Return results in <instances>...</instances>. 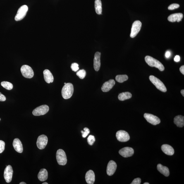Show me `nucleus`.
I'll return each instance as SVG.
<instances>
[{
    "label": "nucleus",
    "mask_w": 184,
    "mask_h": 184,
    "mask_svg": "<svg viewBox=\"0 0 184 184\" xmlns=\"http://www.w3.org/2000/svg\"><path fill=\"white\" fill-rule=\"evenodd\" d=\"M181 93L182 95L183 96V97L184 96V90L183 89L181 91Z\"/></svg>",
    "instance_id": "obj_40"
},
{
    "label": "nucleus",
    "mask_w": 184,
    "mask_h": 184,
    "mask_svg": "<svg viewBox=\"0 0 184 184\" xmlns=\"http://www.w3.org/2000/svg\"><path fill=\"white\" fill-rule=\"evenodd\" d=\"M128 77L126 75H117L116 80L117 82L122 83L128 80Z\"/></svg>",
    "instance_id": "obj_27"
},
{
    "label": "nucleus",
    "mask_w": 184,
    "mask_h": 184,
    "mask_svg": "<svg viewBox=\"0 0 184 184\" xmlns=\"http://www.w3.org/2000/svg\"><path fill=\"white\" fill-rule=\"evenodd\" d=\"M141 182V180L140 178H137L135 179L132 183H131V184H140Z\"/></svg>",
    "instance_id": "obj_35"
},
{
    "label": "nucleus",
    "mask_w": 184,
    "mask_h": 184,
    "mask_svg": "<svg viewBox=\"0 0 184 184\" xmlns=\"http://www.w3.org/2000/svg\"><path fill=\"white\" fill-rule=\"evenodd\" d=\"M13 174V168L10 165L6 166L4 172V177L7 183L11 182Z\"/></svg>",
    "instance_id": "obj_12"
},
{
    "label": "nucleus",
    "mask_w": 184,
    "mask_h": 184,
    "mask_svg": "<svg viewBox=\"0 0 184 184\" xmlns=\"http://www.w3.org/2000/svg\"><path fill=\"white\" fill-rule=\"evenodd\" d=\"M150 80L158 89L163 92H166L167 89L164 83L159 78L154 76L150 75L149 77Z\"/></svg>",
    "instance_id": "obj_3"
},
{
    "label": "nucleus",
    "mask_w": 184,
    "mask_h": 184,
    "mask_svg": "<svg viewBox=\"0 0 184 184\" xmlns=\"http://www.w3.org/2000/svg\"><path fill=\"white\" fill-rule=\"evenodd\" d=\"M180 5L177 3H173L168 7V9L169 10H173L179 8Z\"/></svg>",
    "instance_id": "obj_33"
},
{
    "label": "nucleus",
    "mask_w": 184,
    "mask_h": 184,
    "mask_svg": "<svg viewBox=\"0 0 184 184\" xmlns=\"http://www.w3.org/2000/svg\"><path fill=\"white\" fill-rule=\"evenodd\" d=\"M142 24L139 20H136L132 26L130 37L132 38L135 37L140 31L142 27Z\"/></svg>",
    "instance_id": "obj_8"
},
{
    "label": "nucleus",
    "mask_w": 184,
    "mask_h": 184,
    "mask_svg": "<svg viewBox=\"0 0 184 184\" xmlns=\"http://www.w3.org/2000/svg\"><path fill=\"white\" fill-rule=\"evenodd\" d=\"M145 60L146 63L150 66L155 67L158 68L161 71H163L164 70V67L162 63L158 60L155 59L152 57L149 56H146Z\"/></svg>",
    "instance_id": "obj_1"
},
{
    "label": "nucleus",
    "mask_w": 184,
    "mask_h": 184,
    "mask_svg": "<svg viewBox=\"0 0 184 184\" xmlns=\"http://www.w3.org/2000/svg\"><path fill=\"white\" fill-rule=\"evenodd\" d=\"M1 85L5 88L8 90H11L13 88V85L11 82L3 81L1 82Z\"/></svg>",
    "instance_id": "obj_28"
},
{
    "label": "nucleus",
    "mask_w": 184,
    "mask_h": 184,
    "mask_svg": "<svg viewBox=\"0 0 184 184\" xmlns=\"http://www.w3.org/2000/svg\"><path fill=\"white\" fill-rule=\"evenodd\" d=\"M47 137L45 135H41L38 137L37 142V146L40 149H44L47 145Z\"/></svg>",
    "instance_id": "obj_10"
},
{
    "label": "nucleus",
    "mask_w": 184,
    "mask_h": 184,
    "mask_svg": "<svg viewBox=\"0 0 184 184\" xmlns=\"http://www.w3.org/2000/svg\"><path fill=\"white\" fill-rule=\"evenodd\" d=\"M119 152L120 155L123 157L128 158L133 155L134 151L133 149L131 147H125L120 149Z\"/></svg>",
    "instance_id": "obj_13"
},
{
    "label": "nucleus",
    "mask_w": 184,
    "mask_h": 184,
    "mask_svg": "<svg viewBox=\"0 0 184 184\" xmlns=\"http://www.w3.org/2000/svg\"><path fill=\"white\" fill-rule=\"evenodd\" d=\"M86 181L88 184H94L95 181V174L93 171L92 170L88 171L85 175Z\"/></svg>",
    "instance_id": "obj_17"
},
{
    "label": "nucleus",
    "mask_w": 184,
    "mask_h": 184,
    "mask_svg": "<svg viewBox=\"0 0 184 184\" xmlns=\"http://www.w3.org/2000/svg\"><path fill=\"white\" fill-rule=\"evenodd\" d=\"M144 117L148 123L152 125H156L160 123L161 121L159 118L154 115L145 113L144 114Z\"/></svg>",
    "instance_id": "obj_11"
},
{
    "label": "nucleus",
    "mask_w": 184,
    "mask_h": 184,
    "mask_svg": "<svg viewBox=\"0 0 184 184\" xmlns=\"http://www.w3.org/2000/svg\"><path fill=\"white\" fill-rule=\"evenodd\" d=\"M66 84V82H65L64 83L65 85V84Z\"/></svg>",
    "instance_id": "obj_44"
},
{
    "label": "nucleus",
    "mask_w": 184,
    "mask_h": 184,
    "mask_svg": "<svg viewBox=\"0 0 184 184\" xmlns=\"http://www.w3.org/2000/svg\"><path fill=\"white\" fill-rule=\"evenodd\" d=\"M84 131H82L81 132L82 134V137L83 138H85L88 135V134L90 133V130L89 129L87 128H85L84 129Z\"/></svg>",
    "instance_id": "obj_31"
},
{
    "label": "nucleus",
    "mask_w": 184,
    "mask_h": 184,
    "mask_svg": "<svg viewBox=\"0 0 184 184\" xmlns=\"http://www.w3.org/2000/svg\"><path fill=\"white\" fill-rule=\"evenodd\" d=\"M132 95L131 93L129 92L121 93L118 95V98L119 100L123 101L131 98Z\"/></svg>",
    "instance_id": "obj_25"
},
{
    "label": "nucleus",
    "mask_w": 184,
    "mask_h": 184,
    "mask_svg": "<svg viewBox=\"0 0 184 184\" xmlns=\"http://www.w3.org/2000/svg\"><path fill=\"white\" fill-rule=\"evenodd\" d=\"M161 149L165 154L168 155L172 156L174 154V149L171 146L168 144H164L162 145Z\"/></svg>",
    "instance_id": "obj_20"
},
{
    "label": "nucleus",
    "mask_w": 184,
    "mask_h": 184,
    "mask_svg": "<svg viewBox=\"0 0 184 184\" xmlns=\"http://www.w3.org/2000/svg\"><path fill=\"white\" fill-rule=\"evenodd\" d=\"M183 18V15L181 13H176L170 15L168 18V21L172 22L176 21L179 22L181 21Z\"/></svg>",
    "instance_id": "obj_18"
},
{
    "label": "nucleus",
    "mask_w": 184,
    "mask_h": 184,
    "mask_svg": "<svg viewBox=\"0 0 184 184\" xmlns=\"http://www.w3.org/2000/svg\"><path fill=\"white\" fill-rule=\"evenodd\" d=\"M94 7L96 13L99 15H101L102 13V4L101 0H96Z\"/></svg>",
    "instance_id": "obj_26"
},
{
    "label": "nucleus",
    "mask_w": 184,
    "mask_h": 184,
    "mask_svg": "<svg viewBox=\"0 0 184 184\" xmlns=\"http://www.w3.org/2000/svg\"><path fill=\"white\" fill-rule=\"evenodd\" d=\"M42 184H48V183H46V182H45V183H43Z\"/></svg>",
    "instance_id": "obj_42"
},
{
    "label": "nucleus",
    "mask_w": 184,
    "mask_h": 184,
    "mask_svg": "<svg viewBox=\"0 0 184 184\" xmlns=\"http://www.w3.org/2000/svg\"><path fill=\"white\" fill-rule=\"evenodd\" d=\"M115 84V80L113 79H111L108 81L104 82L101 87V90L104 92H109L113 88Z\"/></svg>",
    "instance_id": "obj_15"
},
{
    "label": "nucleus",
    "mask_w": 184,
    "mask_h": 184,
    "mask_svg": "<svg viewBox=\"0 0 184 184\" xmlns=\"http://www.w3.org/2000/svg\"><path fill=\"white\" fill-rule=\"evenodd\" d=\"M74 92V88L73 84L71 83H66L63 88L61 90L62 97L65 99H68L71 98Z\"/></svg>",
    "instance_id": "obj_2"
},
{
    "label": "nucleus",
    "mask_w": 184,
    "mask_h": 184,
    "mask_svg": "<svg viewBox=\"0 0 184 184\" xmlns=\"http://www.w3.org/2000/svg\"><path fill=\"white\" fill-rule=\"evenodd\" d=\"M180 71L181 73L184 75V66H181L180 68Z\"/></svg>",
    "instance_id": "obj_38"
},
{
    "label": "nucleus",
    "mask_w": 184,
    "mask_h": 184,
    "mask_svg": "<svg viewBox=\"0 0 184 184\" xmlns=\"http://www.w3.org/2000/svg\"><path fill=\"white\" fill-rule=\"evenodd\" d=\"M149 184V183H144V184Z\"/></svg>",
    "instance_id": "obj_43"
},
{
    "label": "nucleus",
    "mask_w": 184,
    "mask_h": 184,
    "mask_svg": "<svg viewBox=\"0 0 184 184\" xmlns=\"http://www.w3.org/2000/svg\"><path fill=\"white\" fill-rule=\"evenodd\" d=\"M116 137L118 141L125 142L129 140L130 137L128 132L123 130H119L117 132Z\"/></svg>",
    "instance_id": "obj_9"
},
{
    "label": "nucleus",
    "mask_w": 184,
    "mask_h": 184,
    "mask_svg": "<svg viewBox=\"0 0 184 184\" xmlns=\"http://www.w3.org/2000/svg\"><path fill=\"white\" fill-rule=\"evenodd\" d=\"M57 160L58 164L61 166H65L67 164V158L66 153L61 149H58L56 154Z\"/></svg>",
    "instance_id": "obj_4"
},
{
    "label": "nucleus",
    "mask_w": 184,
    "mask_h": 184,
    "mask_svg": "<svg viewBox=\"0 0 184 184\" xmlns=\"http://www.w3.org/2000/svg\"><path fill=\"white\" fill-rule=\"evenodd\" d=\"M49 106L46 105L39 106L34 109L32 111V114L34 116H39L46 114L49 111Z\"/></svg>",
    "instance_id": "obj_7"
},
{
    "label": "nucleus",
    "mask_w": 184,
    "mask_h": 184,
    "mask_svg": "<svg viewBox=\"0 0 184 184\" xmlns=\"http://www.w3.org/2000/svg\"><path fill=\"white\" fill-rule=\"evenodd\" d=\"M28 10V7L27 5H24L20 7L15 17V20L18 21L23 19L26 15Z\"/></svg>",
    "instance_id": "obj_6"
},
{
    "label": "nucleus",
    "mask_w": 184,
    "mask_h": 184,
    "mask_svg": "<svg viewBox=\"0 0 184 184\" xmlns=\"http://www.w3.org/2000/svg\"><path fill=\"white\" fill-rule=\"evenodd\" d=\"M48 172L46 169L43 168L41 169L38 174V178L41 181H46L48 178Z\"/></svg>",
    "instance_id": "obj_22"
},
{
    "label": "nucleus",
    "mask_w": 184,
    "mask_h": 184,
    "mask_svg": "<svg viewBox=\"0 0 184 184\" xmlns=\"http://www.w3.org/2000/svg\"><path fill=\"white\" fill-rule=\"evenodd\" d=\"M171 53L169 51H167L166 53V58H169L170 56H171Z\"/></svg>",
    "instance_id": "obj_39"
},
{
    "label": "nucleus",
    "mask_w": 184,
    "mask_h": 184,
    "mask_svg": "<svg viewBox=\"0 0 184 184\" xmlns=\"http://www.w3.org/2000/svg\"><path fill=\"white\" fill-rule=\"evenodd\" d=\"M20 184H26V183H24V182H21V183H20Z\"/></svg>",
    "instance_id": "obj_41"
},
{
    "label": "nucleus",
    "mask_w": 184,
    "mask_h": 184,
    "mask_svg": "<svg viewBox=\"0 0 184 184\" xmlns=\"http://www.w3.org/2000/svg\"><path fill=\"white\" fill-rule=\"evenodd\" d=\"M180 57L179 55H176L175 56L174 58V60L175 62H178L180 61Z\"/></svg>",
    "instance_id": "obj_37"
},
{
    "label": "nucleus",
    "mask_w": 184,
    "mask_h": 184,
    "mask_svg": "<svg viewBox=\"0 0 184 184\" xmlns=\"http://www.w3.org/2000/svg\"><path fill=\"white\" fill-rule=\"evenodd\" d=\"M78 66L79 65L77 63H72L71 68L73 71L76 72L78 71L79 69Z\"/></svg>",
    "instance_id": "obj_32"
},
{
    "label": "nucleus",
    "mask_w": 184,
    "mask_h": 184,
    "mask_svg": "<svg viewBox=\"0 0 184 184\" xmlns=\"http://www.w3.org/2000/svg\"><path fill=\"white\" fill-rule=\"evenodd\" d=\"M0 120H1V118H0Z\"/></svg>",
    "instance_id": "obj_45"
},
{
    "label": "nucleus",
    "mask_w": 184,
    "mask_h": 184,
    "mask_svg": "<svg viewBox=\"0 0 184 184\" xmlns=\"http://www.w3.org/2000/svg\"><path fill=\"white\" fill-rule=\"evenodd\" d=\"M45 80L48 84L53 82L54 81V77L50 71L49 70H45L44 71Z\"/></svg>",
    "instance_id": "obj_21"
},
{
    "label": "nucleus",
    "mask_w": 184,
    "mask_h": 184,
    "mask_svg": "<svg viewBox=\"0 0 184 184\" xmlns=\"http://www.w3.org/2000/svg\"><path fill=\"white\" fill-rule=\"evenodd\" d=\"M101 53L100 52H96L94 56V70L96 71H99L101 66Z\"/></svg>",
    "instance_id": "obj_16"
},
{
    "label": "nucleus",
    "mask_w": 184,
    "mask_h": 184,
    "mask_svg": "<svg viewBox=\"0 0 184 184\" xmlns=\"http://www.w3.org/2000/svg\"><path fill=\"white\" fill-rule=\"evenodd\" d=\"M86 74V73L85 70L82 69L79 70L77 72V75L79 78L82 79L85 78Z\"/></svg>",
    "instance_id": "obj_29"
},
{
    "label": "nucleus",
    "mask_w": 184,
    "mask_h": 184,
    "mask_svg": "<svg viewBox=\"0 0 184 184\" xmlns=\"http://www.w3.org/2000/svg\"><path fill=\"white\" fill-rule=\"evenodd\" d=\"M20 71L22 75L25 78H31L34 77L33 70L32 68L28 65H23L20 69Z\"/></svg>",
    "instance_id": "obj_5"
},
{
    "label": "nucleus",
    "mask_w": 184,
    "mask_h": 184,
    "mask_svg": "<svg viewBox=\"0 0 184 184\" xmlns=\"http://www.w3.org/2000/svg\"><path fill=\"white\" fill-rule=\"evenodd\" d=\"M95 141V137L93 135H90L87 138V142L90 145H92Z\"/></svg>",
    "instance_id": "obj_30"
},
{
    "label": "nucleus",
    "mask_w": 184,
    "mask_h": 184,
    "mask_svg": "<svg viewBox=\"0 0 184 184\" xmlns=\"http://www.w3.org/2000/svg\"><path fill=\"white\" fill-rule=\"evenodd\" d=\"M6 97L0 92V101H5L6 100Z\"/></svg>",
    "instance_id": "obj_36"
},
{
    "label": "nucleus",
    "mask_w": 184,
    "mask_h": 184,
    "mask_svg": "<svg viewBox=\"0 0 184 184\" xmlns=\"http://www.w3.org/2000/svg\"><path fill=\"white\" fill-rule=\"evenodd\" d=\"M5 144L3 141L0 140V154L2 153L5 150Z\"/></svg>",
    "instance_id": "obj_34"
},
{
    "label": "nucleus",
    "mask_w": 184,
    "mask_h": 184,
    "mask_svg": "<svg viewBox=\"0 0 184 184\" xmlns=\"http://www.w3.org/2000/svg\"><path fill=\"white\" fill-rule=\"evenodd\" d=\"M117 165L116 162L114 161L111 160L108 163L106 172L107 175L109 176L113 175L116 171Z\"/></svg>",
    "instance_id": "obj_14"
},
{
    "label": "nucleus",
    "mask_w": 184,
    "mask_h": 184,
    "mask_svg": "<svg viewBox=\"0 0 184 184\" xmlns=\"http://www.w3.org/2000/svg\"><path fill=\"white\" fill-rule=\"evenodd\" d=\"M157 168L158 171L165 176L168 177L169 176V169L168 167L163 166L161 164H158Z\"/></svg>",
    "instance_id": "obj_24"
},
{
    "label": "nucleus",
    "mask_w": 184,
    "mask_h": 184,
    "mask_svg": "<svg viewBox=\"0 0 184 184\" xmlns=\"http://www.w3.org/2000/svg\"><path fill=\"white\" fill-rule=\"evenodd\" d=\"M174 123L177 126L180 128L183 127L184 125V117L181 115H178L175 117Z\"/></svg>",
    "instance_id": "obj_23"
},
{
    "label": "nucleus",
    "mask_w": 184,
    "mask_h": 184,
    "mask_svg": "<svg viewBox=\"0 0 184 184\" xmlns=\"http://www.w3.org/2000/svg\"><path fill=\"white\" fill-rule=\"evenodd\" d=\"M13 145L15 151L19 153H22L23 151V147L22 142L19 139L15 138L13 140Z\"/></svg>",
    "instance_id": "obj_19"
}]
</instances>
